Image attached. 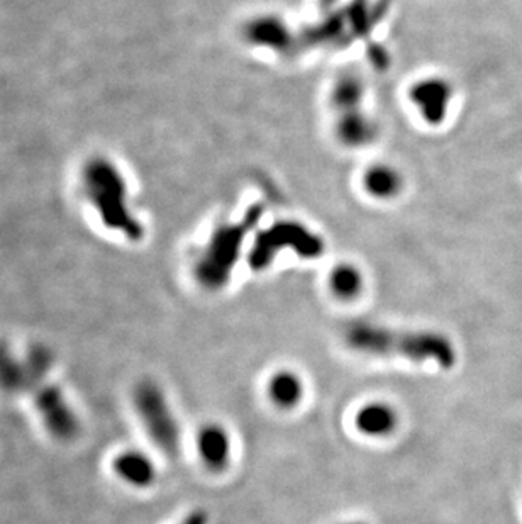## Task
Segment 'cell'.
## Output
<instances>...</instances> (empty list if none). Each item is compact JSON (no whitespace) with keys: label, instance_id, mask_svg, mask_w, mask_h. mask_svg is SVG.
<instances>
[{"label":"cell","instance_id":"obj_1","mask_svg":"<svg viewBox=\"0 0 522 524\" xmlns=\"http://www.w3.org/2000/svg\"><path fill=\"white\" fill-rule=\"evenodd\" d=\"M346 342L353 350L375 357L434 362L443 368H451L456 362L454 346L436 333H411L379 326L355 325L346 331Z\"/></svg>","mask_w":522,"mask_h":524},{"label":"cell","instance_id":"obj_2","mask_svg":"<svg viewBox=\"0 0 522 524\" xmlns=\"http://www.w3.org/2000/svg\"><path fill=\"white\" fill-rule=\"evenodd\" d=\"M80 183L108 231L121 233L129 239L141 236V226L127 206L126 183L114 163L104 157L91 158L82 168Z\"/></svg>","mask_w":522,"mask_h":524},{"label":"cell","instance_id":"obj_3","mask_svg":"<svg viewBox=\"0 0 522 524\" xmlns=\"http://www.w3.org/2000/svg\"><path fill=\"white\" fill-rule=\"evenodd\" d=\"M133 402L149 439L168 456H177L181 450V428L160 385L143 380L136 385Z\"/></svg>","mask_w":522,"mask_h":524},{"label":"cell","instance_id":"obj_4","mask_svg":"<svg viewBox=\"0 0 522 524\" xmlns=\"http://www.w3.org/2000/svg\"><path fill=\"white\" fill-rule=\"evenodd\" d=\"M53 365V351L44 344H33L19 357L9 344L0 342V391L29 394L39 382L50 379Z\"/></svg>","mask_w":522,"mask_h":524},{"label":"cell","instance_id":"obj_5","mask_svg":"<svg viewBox=\"0 0 522 524\" xmlns=\"http://www.w3.org/2000/svg\"><path fill=\"white\" fill-rule=\"evenodd\" d=\"M37 415L41 417L43 426L54 439L70 443L80 434L82 424L76 416L70 400L63 394V391L48 379L39 382L29 392Z\"/></svg>","mask_w":522,"mask_h":524},{"label":"cell","instance_id":"obj_6","mask_svg":"<svg viewBox=\"0 0 522 524\" xmlns=\"http://www.w3.org/2000/svg\"><path fill=\"white\" fill-rule=\"evenodd\" d=\"M360 187L368 199L394 202L406 190V177L394 163H370L361 172Z\"/></svg>","mask_w":522,"mask_h":524},{"label":"cell","instance_id":"obj_7","mask_svg":"<svg viewBox=\"0 0 522 524\" xmlns=\"http://www.w3.org/2000/svg\"><path fill=\"white\" fill-rule=\"evenodd\" d=\"M112 469L121 480L133 488H148L157 479V467L149 456L138 450L119 453L112 462Z\"/></svg>","mask_w":522,"mask_h":524},{"label":"cell","instance_id":"obj_8","mask_svg":"<svg viewBox=\"0 0 522 524\" xmlns=\"http://www.w3.org/2000/svg\"><path fill=\"white\" fill-rule=\"evenodd\" d=\"M198 452L209 469L213 471L224 469L229 462V453H231V443L226 431L216 424L205 426L198 436Z\"/></svg>","mask_w":522,"mask_h":524},{"label":"cell","instance_id":"obj_9","mask_svg":"<svg viewBox=\"0 0 522 524\" xmlns=\"http://www.w3.org/2000/svg\"><path fill=\"white\" fill-rule=\"evenodd\" d=\"M396 413L387 404H366L357 415V426L368 436H385L396 428Z\"/></svg>","mask_w":522,"mask_h":524},{"label":"cell","instance_id":"obj_10","mask_svg":"<svg viewBox=\"0 0 522 524\" xmlns=\"http://www.w3.org/2000/svg\"><path fill=\"white\" fill-rule=\"evenodd\" d=\"M329 287L340 299H355L363 289V275L360 269L351 263L336 265L329 273Z\"/></svg>","mask_w":522,"mask_h":524},{"label":"cell","instance_id":"obj_11","mask_svg":"<svg viewBox=\"0 0 522 524\" xmlns=\"http://www.w3.org/2000/svg\"><path fill=\"white\" fill-rule=\"evenodd\" d=\"M270 396L280 407H293L302 398V382L292 372H280L271 379Z\"/></svg>","mask_w":522,"mask_h":524},{"label":"cell","instance_id":"obj_12","mask_svg":"<svg viewBox=\"0 0 522 524\" xmlns=\"http://www.w3.org/2000/svg\"><path fill=\"white\" fill-rule=\"evenodd\" d=\"M446 89L443 84L438 82H426L422 87L414 92V102L421 109L422 117L426 121H431L432 116H436L441 109L445 108L446 102Z\"/></svg>","mask_w":522,"mask_h":524},{"label":"cell","instance_id":"obj_13","mask_svg":"<svg viewBox=\"0 0 522 524\" xmlns=\"http://www.w3.org/2000/svg\"><path fill=\"white\" fill-rule=\"evenodd\" d=\"M181 524H207V514L204 511H194Z\"/></svg>","mask_w":522,"mask_h":524},{"label":"cell","instance_id":"obj_14","mask_svg":"<svg viewBox=\"0 0 522 524\" xmlns=\"http://www.w3.org/2000/svg\"><path fill=\"white\" fill-rule=\"evenodd\" d=\"M348 524H365V523H348Z\"/></svg>","mask_w":522,"mask_h":524}]
</instances>
